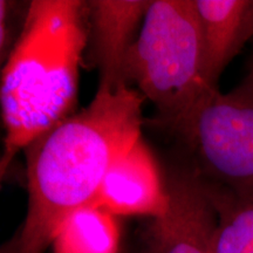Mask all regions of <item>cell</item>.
<instances>
[{
	"mask_svg": "<svg viewBox=\"0 0 253 253\" xmlns=\"http://www.w3.org/2000/svg\"><path fill=\"white\" fill-rule=\"evenodd\" d=\"M203 183L217 212L216 253H253V192Z\"/></svg>",
	"mask_w": 253,
	"mask_h": 253,
	"instance_id": "cell-10",
	"label": "cell"
},
{
	"mask_svg": "<svg viewBox=\"0 0 253 253\" xmlns=\"http://www.w3.org/2000/svg\"><path fill=\"white\" fill-rule=\"evenodd\" d=\"M132 81L156 107L160 121L181 136L211 93L203 37L195 0L151 1L125 66Z\"/></svg>",
	"mask_w": 253,
	"mask_h": 253,
	"instance_id": "cell-3",
	"label": "cell"
},
{
	"mask_svg": "<svg viewBox=\"0 0 253 253\" xmlns=\"http://www.w3.org/2000/svg\"><path fill=\"white\" fill-rule=\"evenodd\" d=\"M170 197L155 157L138 138L119 157L104 177L97 205L114 216H147L166 213Z\"/></svg>",
	"mask_w": 253,
	"mask_h": 253,
	"instance_id": "cell-6",
	"label": "cell"
},
{
	"mask_svg": "<svg viewBox=\"0 0 253 253\" xmlns=\"http://www.w3.org/2000/svg\"><path fill=\"white\" fill-rule=\"evenodd\" d=\"M8 1H0V49L1 55L7 49L9 45V31H8Z\"/></svg>",
	"mask_w": 253,
	"mask_h": 253,
	"instance_id": "cell-11",
	"label": "cell"
},
{
	"mask_svg": "<svg viewBox=\"0 0 253 253\" xmlns=\"http://www.w3.org/2000/svg\"><path fill=\"white\" fill-rule=\"evenodd\" d=\"M170 203L145 230L144 253H216L217 212L194 169L172 172Z\"/></svg>",
	"mask_w": 253,
	"mask_h": 253,
	"instance_id": "cell-5",
	"label": "cell"
},
{
	"mask_svg": "<svg viewBox=\"0 0 253 253\" xmlns=\"http://www.w3.org/2000/svg\"><path fill=\"white\" fill-rule=\"evenodd\" d=\"M143 95L97 89L90 104L25 148L28 208L1 253H43L66 220L97 204L113 163L141 138Z\"/></svg>",
	"mask_w": 253,
	"mask_h": 253,
	"instance_id": "cell-1",
	"label": "cell"
},
{
	"mask_svg": "<svg viewBox=\"0 0 253 253\" xmlns=\"http://www.w3.org/2000/svg\"><path fill=\"white\" fill-rule=\"evenodd\" d=\"M119 244L115 216L96 204L72 214L52 245L55 253H119Z\"/></svg>",
	"mask_w": 253,
	"mask_h": 253,
	"instance_id": "cell-9",
	"label": "cell"
},
{
	"mask_svg": "<svg viewBox=\"0 0 253 253\" xmlns=\"http://www.w3.org/2000/svg\"><path fill=\"white\" fill-rule=\"evenodd\" d=\"M88 4L34 0L1 72L4 173L18 151L71 115L87 43Z\"/></svg>",
	"mask_w": 253,
	"mask_h": 253,
	"instance_id": "cell-2",
	"label": "cell"
},
{
	"mask_svg": "<svg viewBox=\"0 0 253 253\" xmlns=\"http://www.w3.org/2000/svg\"><path fill=\"white\" fill-rule=\"evenodd\" d=\"M149 0H94L88 4L94 52L100 69L99 89L116 90L128 86L125 66L135 32L143 23Z\"/></svg>",
	"mask_w": 253,
	"mask_h": 253,
	"instance_id": "cell-7",
	"label": "cell"
},
{
	"mask_svg": "<svg viewBox=\"0 0 253 253\" xmlns=\"http://www.w3.org/2000/svg\"><path fill=\"white\" fill-rule=\"evenodd\" d=\"M203 37L205 71L218 88L220 75L253 38V0H195Z\"/></svg>",
	"mask_w": 253,
	"mask_h": 253,
	"instance_id": "cell-8",
	"label": "cell"
},
{
	"mask_svg": "<svg viewBox=\"0 0 253 253\" xmlns=\"http://www.w3.org/2000/svg\"><path fill=\"white\" fill-rule=\"evenodd\" d=\"M179 137L205 182L253 192V79L229 93L214 90L199 104Z\"/></svg>",
	"mask_w": 253,
	"mask_h": 253,
	"instance_id": "cell-4",
	"label": "cell"
},
{
	"mask_svg": "<svg viewBox=\"0 0 253 253\" xmlns=\"http://www.w3.org/2000/svg\"><path fill=\"white\" fill-rule=\"evenodd\" d=\"M246 78L253 79V56L249 62V71H248V75H246Z\"/></svg>",
	"mask_w": 253,
	"mask_h": 253,
	"instance_id": "cell-12",
	"label": "cell"
}]
</instances>
